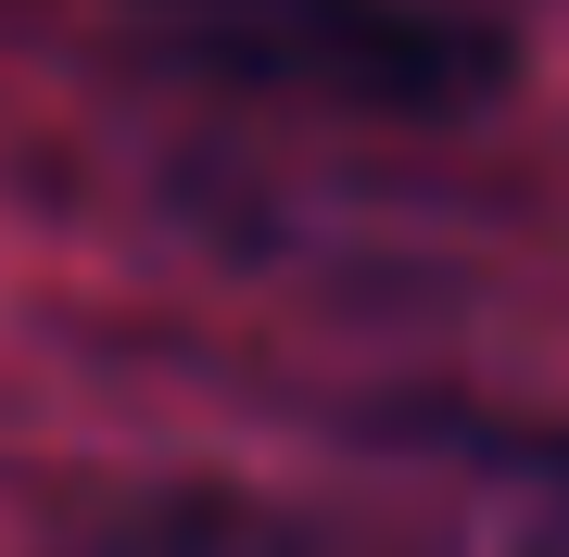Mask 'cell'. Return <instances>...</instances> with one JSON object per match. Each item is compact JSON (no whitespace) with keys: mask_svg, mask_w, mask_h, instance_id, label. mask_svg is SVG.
<instances>
[{"mask_svg":"<svg viewBox=\"0 0 569 557\" xmlns=\"http://www.w3.org/2000/svg\"><path fill=\"white\" fill-rule=\"evenodd\" d=\"M164 77L329 115H456L493 89V39L443 0H127Z\"/></svg>","mask_w":569,"mask_h":557,"instance_id":"6da1fadb","label":"cell"},{"mask_svg":"<svg viewBox=\"0 0 569 557\" xmlns=\"http://www.w3.org/2000/svg\"><path fill=\"white\" fill-rule=\"evenodd\" d=\"M507 557H569V481H557V495L519 519V545H507Z\"/></svg>","mask_w":569,"mask_h":557,"instance_id":"7a4b0ae2","label":"cell"}]
</instances>
